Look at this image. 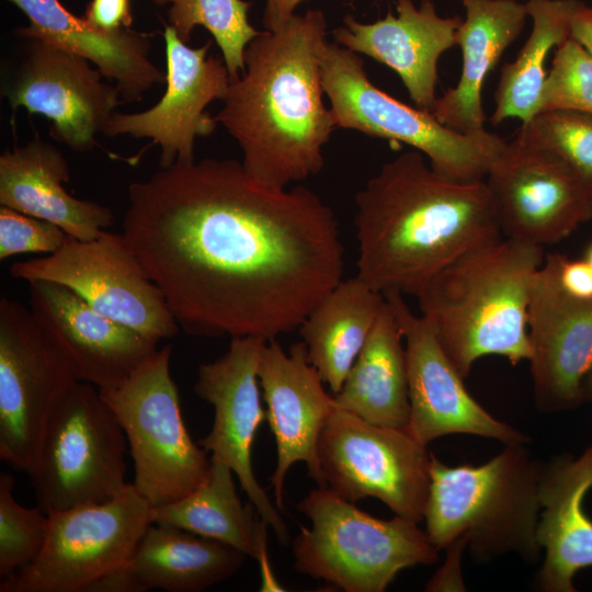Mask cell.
Listing matches in <instances>:
<instances>
[{"mask_svg":"<svg viewBox=\"0 0 592 592\" xmlns=\"http://www.w3.org/2000/svg\"><path fill=\"white\" fill-rule=\"evenodd\" d=\"M265 340L257 337L232 338L228 350L213 362L201 364L194 384L196 395L213 406L209 433L197 441L210 458L226 464L237 476L242 491L261 517L287 545V524L260 486L252 468L255 433L266 419L262 408L258 366Z\"/></svg>","mask_w":592,"mask_h":592,"instance_id":"obj_16","label":"cell"},{"mask_svg":"<svg viewBox=\"0 0 592 592\" xmlns=\"http://www.w3.org/2000/svg\"><path fill=\"white\" fill-rule=\"evenodd\" d=\"M156 4L170 3V25L184 42L191 41L196 25L204 26L214 37L228 69L230 81L244 71V52L259 35L248 20L250 2L244 0H151Z\"/></svg>","mask_w":592,"mask_h":592,"instance_id":"obj_32","label":"cell"},{"mask_svg":"<svg viewBox=\"0 0 592 592\" xmlns=\"http://www.w3.org/2000/svg\"><path fill=\"white\" fill-rule=\"evenodd\" d=\"M171 352L169 344L158 349L118 387L100 390L125 433L134 463L132 483L151 506L191 493L210 466L207 452L184 424L170 373Z\"/></svg>","mask_w":592,"mask_h":592,"instance_id":"obj_8","label":"cell"},{"mask_svg":"<svg viewBox=\"0 0 592 592\" xmlns=\"http://www.w3.org/2000/svg\"><path fill=\"white\" fill-rule=\"evenodd\" d=\"M560 253L546 254L527 307L534 398L544 411H562L583 399L592 366V299L571 296L558 276Z\"/></svg>","mask_w":592,"mask_h":592,"instance_id":"obj_19","label":"cell"},{"mask_svg":"<svg viewBox=\"0 0 592 592\" xmlns=\"http://www.w3.org/2000/svg\"><path fill=\"white\" fill-rule=\"evenodd\" d=\"M466 16L456 32L462 50L457 84L436 99L432 113L446 127L466 135L486 132L482 87L504 50L520 36L530 18L516 0H462Z\"/></svg>","mask_w":592,"mask_h":592,"instance_id":"obj_27","label":"cell"},{"mask_svg":"<svg viewBox=\"0 0 592 592\" xmlns=\"http://www.w3.org/2000/svg\"><path fill=\"white\" fill-rule=\"evenodd\" d=\"M14 478L0 474V578L31 565L42 553L49 530V515L38 506L21 505L13 496Z\"/></svg>","mask_w":592,"mask_h":592,"instance_id":"obj_34","label":"cell"},{"mask_svg":"<svg viewBox=\"0 0 592 592\" xmlns=\"http://www.w3.org/2000/svg\"><path fill=\"white\" fill-rule=\"evenodd\" d=\"M592 488V445L578 458L562 455L543 465L537 540L545 550L538 587L573 592L574 574L592 566V520L583 509Z\"/></svg>","mask_w":592,"mask_h":592,"instance_id":"obj_25","label":"cell"},{"mask_svg":"<svg viewBox=\"0 0 592 592\" xmlns=\"http://www.w3.org/2000/svg\"><path fill=\"white\" fill-rule=\"evenodd\" d=\"M166 92L152 107L138 113H115L105 136L130 135L150 138L160 147V168L174 162L194 161V143L212 135L217 126L215 117L205 110L221 100L230 76L223 58L208 55L212 42L190 47L167 25Z\"/></svg>","mask_w":592,"mask_h":592,"instance_id":"obj_18","label":"cell"},{"mask_svg":"<svg viewBox=\"0 0 592 592\" xmlns=\"http://www.w3.org/2000/svg\"><path fill=\"white\" fill-rule=\"evenodd\" d=\"M558 276L561 286L571 296L592 299V265L587 260H573L560 254Z\"/></svg>","mask_w":592,"mask_h":592,"instance_id":"obj_38","label":"cell"},{"mask_svg":"<svg viewBox=\"0 0 592 592\" xmlns=\"http://www.w3.org/2000/svg\"><path fill=\"white\" fill-rule=\"evenodd\" d=\"M355 205L356 276L382 294L414 296L457 257L503 237L486 181L443 178L415 149L385 162Z\"/></svg>","mask_w":592,"mask_h":592,"instance_id":"obj_3","label":"cell"},{"mask_svg":"<svg viewBox=\"0 0 592 592\" xmlns=\"http://www.w3.org/2000/svg\"><path fill=\"white\" fill-rule=\"evenodd\" d=\"M525 443L479 466H448L431 453L430 488L423 512L425 533L439 549L468 545L479 561L509 553L539 559L538 486L543 464Z\"/></svg>","mask_w":592,"mask_h":592,"instance_id":"obj_5","label":"cell"},{"mask_svg":"<svg viewBox=\"0 0 592 592\" xmlns=\"http://www.w3.org/2000/svg\"><path fill=\"white\" fill-rule=\"evenodd\" d=\"M29 19L20 35L34 36L80 55L102 76L114 82L124 102L140 101L153 87L166 83L167 75L149 58L150 33L129 27L104 31L84 16L68 11L59 0H8Z\"/></svg>","mask_w":592,"mask_h":592,"instance_id":"obj_24","label":"cell"},{"mask_svg":"<svg viewBox=\"0 0 592 592\" xmlns=\"http://www.w3.org/2000/svg\"><path fill=\"white\" fill-rule=\"evenodd\" d=\"M258 378L266 405V420L276 444V466L270 477L275 505L284 510L283 490L289 468L298 462L308 475L327 488L318 457L320 433L334 410L318 371L309 363L305 343L286 353L274 339L262 348Z\"/></svg>","mask_w":592,"mask_h":592,"instance_id":"obj_20","label":"cell"},{"mask_svg":"<svg viewBox=\"0 0 592 592\" xmlns=\"http://www.w3.org/2000/svg\"><path fill=\"white\" fill-rule=\"evenodd\" d=\"M396 11L373 23L346 14L343 26L332 33L334 43L392 69L415 106L432 112L439 60L456 45L463 19L439 15L430 0L419 8L412 0H396Z\"/></svg>","mask_w":592,"mask_h":592,"instance_id":"obj_22","label":"cell"},{"mask_svg":"<svg viewBox=\"0 0 592 592\" xmlns=\"http://www.w3.org/2000/svg\"><path fill=\"white\" fill-rule=\"evenodd\" d=\"M310 521L293 540L297 572L345 592H383L403 569L433 565L439 549L418 522L383 520L318 487L297 504Z\"/></svg>","mask_w":592,"mask_h":592,"instance_id":"obj_6","label":"cell"},{"mask_svg":"<svg viewBox=\"0 0 592 592\" xmlns=\"http://www.w3.org/2000/svg\"><path fill=\"white\" fill-rule=\"evenodd\" d=\"M234 471L210 458L206 478L174 502L152 506L151 522L172 525L237 548L255 559L264 578L271 574L267 523L249 501L237 494Z\"/></svg>","mask_w":592,"mask_h":592,"instance_id":"obj_29","label":"cell"},{"mask_svg":"<svg viewBox=\"0 0 592 592\" xmlns=\"http://www.w3.org/2000/svg\"><path fill=\"white\" fill-rule=\"evenodd\" d=\"M583 259L592 265V242L587 247Z\"/></svg>","mask_w":592,"mask_h":592,"instance_id":"obj_42","label":"cell"},{"mask_svg":"<svg viewBox=\"0 0 592 592\" xmlns=\"http://www.w3.org/2000/svg\"><path fill=\"white\" fill-rule=\"evenodd\" d=\"M304 0H265L263 25L274 31L295 14V9Z\"/></svg>","mask_w":592,"mask_h":592,"instance_id":"obj_40","label":"cell"},{"mask_svg":"<svg viewBox=\"0 0 592 592\" xmlns=\"http://www.w3.org/2000/svg\"><path fill=\"white\" fill-rule=\"evenodd\" d=\"M84 18L104 31L129 27L133 22L129 0H91Z\"/></svg>","mask_w":592,"mask_h":592,"instance_id":"obj_37","label":"cell"},{"mask_svg":"<svg viewBox=\"0 0 592 592\" xmlns=\"http://www.w3.org/2000/svg\"><path fill=\"white\" fill-rule=\"evenodd\" d=\"M548 111L592 115V56L571 36L557 47L544 82L539 113Z\"/></svg>","mask_w":592,"mask_h":592,"instance_id":"obj_35","label":"cell"},{"mask_svg":"<svg viewBox=\"0 0 592 592\" xmlns=\"http://www.w3.org/2000/svg\"><path fill=\"white\" fill-rule=\"evenodd\" d=\"M20 36L22 46L2 83L11 109L23 106L45 116L52 136L73 151L98 147L96 134H106L122 100L115 84L87 58L38 37Z\"/></svg>","mask_w":592,"mask_h":592,"instance_id":"obj_14","label":"cell"},{"mask_svg":"<svg viewBox=\"0 0 592 592\" xmlns=\"http://www.w3.org/2000/svg\"><path fill=\"white\" fill-rule=\"evenodd\" d=\"M69 180L64 155L38 137L0 156L1 206L50 221L77 239H94L113 224L114 214L70 195L62 186Z\"/></svg>","mask_w":592,"mask_h":592,"instance_id":"obj_26","label":"cell"},{"mask_svg":"<svg viewBox=\"0 0 592 592\" xmlns=\"http://www.w3.org/2000/svg\"><path fill=\"white\" fill-rule=\"evenodd\" d=\"M321 81L338 128L408 145L448 180H485L506 141L485 132L466 135L440 123L432 112L410 106L377 88L358 54L328 42L321 57Z\"/></svg>","mask_w":592,"mask_h":592,"instance_id":"obj_7","label":"cell"},{"mask_svg":"<svg viewBox=\"0 0 592 592\" xmlns=\"http://www.w3.org/2000/svg\"><path fill=\"white\" fill-rule=\"evenodd\" d=\"M570 29V36L592 56V7L579 1L571 15Z\"/></svg>","mask_w":592,"mask_h":592,"instance_id":"obj_39","label":"cell"},{"mask_svg":"<svg viewBox=\"0 0 592 592\" xmlns=\"http://www.w3.org/2000/svg\"><path fill=\"white\" fill-rule=\"evenodd\" d=\"M384 296L405 341L410 401L408 431L424 445L454 433L494 439L505 445L526 443V435L493 418L470 396L431 325L411 311L402 294L391 292Z\"/></svg>","mask_w":592,"mask_h":592,"instance_id":"obj_17","label":"cell"},{"mask_svg":"<svg viewBox=\"0 0 592 592\" xmlns=\"http://www.w3.org/2000/svg\"><path fill=\"white\" fill-rule=\"evenodd\" d=\"M334 408L374 424L407 429L410 421L407 360L399 323L386 298L352 365Z\"/></svg>","mask_w":592,"mask_h":592,"instance_id":"obj_28","label":"cell"},{"mask_svg":"<svg viewBox=\"0 0 592 592\" xmlns=\"http://www.w3.org/2000/svg\"><path fill=\"white\" fill-rule=\"evenodd\" d=\"M80 382L67 356L31 309L0 300V458L26 474L46 425Z\"/></svg>","mask_w":592,"mask_h":592,"instance_id":"obj_12","label":"cell"},{"mask_svg":"<svg viewBox=\"0 0 592 592\" xmlns=\"http://www.w3.org/2000/svg\"><path fill=\"white\" fill-rule=\"evenodd\" d=\"M10 274L65 285L100 314L158 342L179 331L163 294L123 234L103 230L91 240L67 235L57 251L15 262Z\"/></svg>","mask_w":592,"mask_h":592,"instance_id":"obj_13","label":"cell"},{"mask_svg":"<svg viewBox=\"0 0 592 592\" xmlns=\"http://www.w3.org/2000/svg\"><path fill=\"white\" fill-rule=\"evenodd\" d=\"M520 130L554 153L592 203V115L548 111L522 124Z\"/></svg>","mask_w":592,"mask_h":592,"instance_id":"obj_33","label":"cell"},{"mask_svg":"<svg viewBox=\"0 0 592 592\" xmlns=\"http://www.w3.org/2000/svg\"><path fill=\"white\" fill-rule=\"evenodd\" d=\"M328 489L356 503L373 497L396 515L423 521L431 453L408 429L371 423L334 408L318 441Z\"/></svg>","mask_w":592,"mask_h":592,"instance_id":"obj_11","label":"cell"},{"mask_svg":"<svg viewBox=\"0 0 592 592\" xmlns=\"http://www.w3.org/2000/svg\"><path fill=\"white\" fill-rule=\"evenodd\" d=\"M151 504L133 483L115 498L49 514L39 556L2 579L0 592H87L133 555L151 522Z\"/></svg>","mask_w":592,"mask_h":592,"instance_id":"obj_10","label":"cell"},{"mask_svg":"<svg viewBox=\"0 0 592 592\" xmlns=\"http://www.w3.org/2000/svg\"><path fill=\"white\" fill-rule=\"evenodd\" d=\"M326 30L323 12L308 10L260 32L246 48L243 73L220 100L217 124L238 143L247 173L263 184L284 189L323 168V147L338 128L323 101Z\"/></svg>","mask_w":592,"mask_h":592,"instance_id":"obj_2","label":"cell"},{"mask_svg":"<svg viewBox=\"0 0 592 592\" xmlns=\"http://www.w3.org/2000/svg\"><path fill=\"white\" fill-rule=\"evenodd\" d=\"M247 555L218 540L151 523L130 558L94 582L90 592H200L228 579Z\"/></svg>","mask_w":592,"mask_h":592,"instance_id":"obj_23","label":"cell"},{"mask_svg":"<svg viewBox=\"0 0 592 592\" xmlns=\"http://www.w3.org/2000/svg\"><path fill=\"white\" fill-rule=\"evenodd\" d=\"M385 304L356 275L341 280L299 326L309 363L332 394L340 391Z\"/></svg>","mask_w":592,"mask_h":592,"instance_id":"obj_30","label":"cell"},{"mask_svg":"<svg viewBox=\"0 0 592 592\" xmlns=\"http://www.w3.org/2000/svg\"><path fill=\"white\" fill-rule=\"evenodd\" d=\"M583 399L584 400H592V366L585 377L584 384H583Z\"/></svg>","mask_w":592,"mask_h":592,"instance_id":"obj_41","label":"cell"},{"mask_svg":"<svg viewBox=\"0 0 592 592\" xmlns=\"http://www.w3.org/2000/svg\"><path fill=\"white\" fill-rule=\"evenodd\" d=\"M544 258L542 247L502 237L460 254L414 295L463 378L486 355L530 361L527 307Z\"/></svg>","mask_w":592,"mask_h":592,"instance_id":"obj_4","label":"cell"},{"mask_svg":"<svg viewBox=\"0 0 592 592\" xmlns=\"http://www.w3.org/2000/svg\"><path fill=\"white\" fill-rule=\"evenodd\" d=\"M485 181L505 238L544 248L592 218V203L568 168L521 130Z\"/></svg>","mask_w":592,"mask_h":592,"instance_id":"obj_15","label":"cell"},{"mask_svg":"<svg viewBox=\"0 0 592 592\" xmlns=\"http://www.w3.org/2000/svg\"><path fill=\"white\" fill-rule=\"evenodd\" d=\"M125 433L100 390L78 382L53 412L29 473L46 514L115 498L125 481Z\"/></svg>","mask_w":592,"mask_h":592,"instance_id":"obj_9","label":"cell"},{"mask_svg":"<svg viewBox=\"0 0 592 592\" xmlns=\"http://www.w3.org/2000/svg\"><path fill=\"white\" fill-rule=\"evenodd\" d=\"M530 1V0H528ZM539 1H545V0H539Z\"/></svg>","mask_w":592,"mask_h":592,"instance_id":"obj_43","label":"cell"},{"mask_svg":"<svg viewBox=\"0 0 592 592\" xmlns=\"http://www.w3.org/2000/svg\"><path fill=\"white\" fill-rule=\"evenodd\" d=\"M579 1L526 2L532 31L516 58L501 68L494 93L496 107L490 118L493 125L508 118H519L526 124L539 114L547 56L570 37L571 15Z\"/></svg>","mask_w":592,"mask_h":592,"instance_id":"obj_31","label":"cell"},{"mask_svg":"<svg viewBox=\"0 0 592 592\" xmlns=\"http://www.w3.org/2000/svg\"><path fill=\"white\" fill-rule=\"evenodd\" d=\"M67 238L57 225L18 212L0 207V259L22 253H54Z\"/></svg>","mask_w":592,"mask_h":592,"instance_id":"obj_36","label":"cell"},{"mask_svg":"<svg viewBox=\"0 0 592 592\" xmlns=\"http://www.w3.org/2000/svg\"><path fill=\"white\" fill-rule=\"evenodd\" d=\"M27 283L31 311L80 382L114 389L157 352L158 341L100 314L67 286Z\"/></svg>","mask_w":592,"mask_h":592,"instance_id":"obj_21","label":"cell"},{"mask_svg":"<svg viewBox=\"0 0 592 592\" xmlns=\"http://www.w3.org/2000/svg\"><path fill=\"white\" fill-rule=\"evenodd\" d=\"M123 236L195 335L274 340L343 274L331 207L308 187L263 184L231 159L174 162L132 183Z\"/></svg>","mask_w":592,"mask_h":592,"instance_id":"obj_1","label":"cell"}]
</instances>
